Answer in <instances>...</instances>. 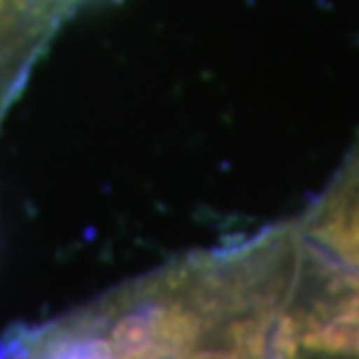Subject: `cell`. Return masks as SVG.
Wrapping results in <instances>:
<instances>
[{
  "label": "cell",
  "mask_w": 359,
  "mask_h": 359,
  "mask_svg": "<svg viewBox=\"0 0 359 359\" xmlns=\"http://www.w3.org/2000/svg\"><path fill=\"white\" fill-rule=\"evenodd\" d=\"M80 0H0V124Z\"/></svg>",
  "instance_id": "1"
},
{
  "label": "cell",
  "mask_w": 359,
  "mask_h": 359,
  "mask_svg": "<svg viewBox=\"0 0 359 359\" xmlns=\"http://www.w3.org/2000/svg\"><path fill=\"white\" fill-rule=\"evenodd\" d=\"M320 219V229L329 245L359 262V170L327 201Z\"/></svg>",
  "instance_id": "2"
}]
</instances>
